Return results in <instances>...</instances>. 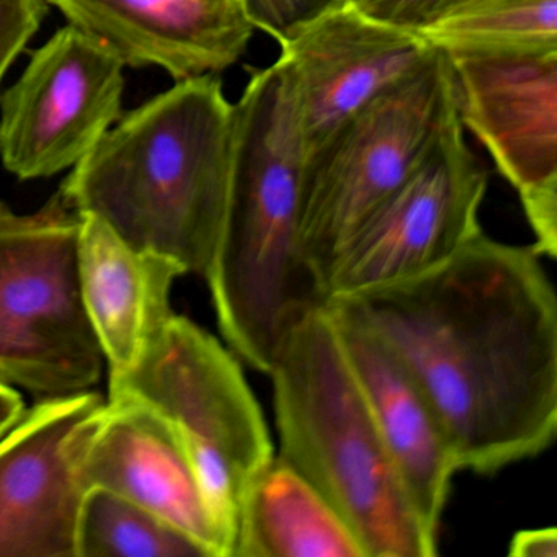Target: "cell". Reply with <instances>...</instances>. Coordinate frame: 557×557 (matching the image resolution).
I'll use <instances>...</instances> for the list:
<instances>
[{
  "instance_id": "1",
  "label": "cell",
  "mask_w": 557,
  "mask_h": 557,
  "mask_svg": "<svg viewBox=\"0 0 557 557\" xmlns=\"http://www.w3.org/2000/svg\"><path fill=\"white\" fill-rule=\"evenodd\" d=\"M544 257L484 231L430 272L341 296L432 404L458 471L497 474L557 435V298Z\"/></svg>"
},
{
  "instance_id": "2",
  "label": "cell",
  "mask_w": 557,
  "mask_h": 557,
  "mask_svg": "<svg viewBox=\"0 0 557 557\" xmlns=\"http://www.w3.org/2000/svg\"><path fill=\"white\" fill-rule=\"evenodd\" d=\"M306 158L295 76L280 57L234 103L230 194L203 275L226 347L263 374L289 325L325 301L299 249Z\"/></svg>"
},
{
  "instance_id": "3",
  "label": "cell",
  "mask_w": 557,
  "mask_h": 557,
  "mask_svg": "<svg viewBox=\"0 0 557 557\" xmlns=\"http://www.w3.org/2000/svg\"><path fill=\"white\" fill-rule=\"evenodd\" d=\"M234 106L216 74L177 81L103 135L60 197L136 249L203 276L230 194Z\"/></svg>"
},
{
  "instance_id": "4",
  "label": "cell",
  "mask_w": 557,
  "mask_h": 557,
  "mask_svg": "<svg viewBox=\"0 0 557 557\" xmlns=\"http://www.w3.org/2000/svg\"><path fill=\"white\" fill-rule=\"evenodd\" d=\"M265 374L280 458L324 495L364 556H436L438 540L426 533L397 478L327 302L289 325Z\"/></svg>"
},
{
  "instance_id": "5",
  "label": "cell",
  "mask_w": 557,
  "mask_h": 557,
  "mask_svg": "<svg viewBox=\"0 0 557 557\" xmlns=\"http://www.w3.org/2000/svg\"><path fill=\"white\" fill-rule=\"evenodd\" d=\"M115 394L149 404L171 423L200 482L224 557H233L244 498L276 455L239 358L174 314L139 367L109 381V396Z\"/></svg>"
},
{
  "instance_id": "6",
  "label": "cell",
  "mask_w": 557,
  "mask_h": 557,
  "mask_svg": "<svg viewBox=\"0 0 557 557\" xmlns=\"http://www.w3.org/2000/svg\"><path fill=\"white\" fill-rule=\"evenodd\" d=\"M458 119L448 57H435L383 94L306 158L299 249L324 298L348 240L406 184Z\"/></svg>"
},
{
  "instance_id": "7",
  "label": "cell",
  "mask_w": 557,
  "mask_h": 557,
  "mask_svg": "<svg viewBox=\"0 0 557 557\" xmlns=\"http://www.w3.org/2000/svg\"><path fill=\"white\" fill-rule=\"evenodd\" d=\"M79 231L60 195L35 213L0 201V383L41 399L92 391L106 371L81 295Z\"/></svg>"
},
{
  "instance_id": "8",
  "label": "cell",
  "mask_w": 557,
  "mask_h": 557,
  "mask_svg": "<svg viewBox=\"0 0 557 557\" xmlns=\"http://www.w3.org/2000/svg\"><path fill=\"white\" fill-rule=\"evenodd\" d=\"M487 172L456 119L406 184L348 240L329 272L324 299L430 272L482 233Z\"/></svg>"
},
{
  "instance_id": "9",
  "label": "cell",
  "mask_w": 557,
  "mask_h": 557,
  "mask_svg": "<svg viewBox=\"0 0 557 557\" xmlns=\"http://www.w3.org/2000/svg\"><path fill=\"white\" fill-rule=\"evenodd\" d=\"M125 64L74 25L32 53L0 96V161L21 181L48 178L86 158L123 115Z\"/></svg>"
},
{
  "instance_id": "10",
  "label": "cell",
  "mask_w": 557,
  "mask_h": 557,
  "mask_svg": "<svg viewBox=\"0 0 557 557\" xmlns=\"http://www.w3.org/2000/svg\"><path fill=\"white\" fill-rule=\"evenodd\" d=\"M459 123L520 195L537 252L557 256V50L448 57Z\"/></svg>"
},
{
  "instance_id": "11",
  "label": "cell",
  "mask_w": 557,
  "mask_h": 557,
  "mask_svg": "<svg viewBox=\"0 0 557 557\" xmlns=\"http://www.w3.org/2000/svg\"><path fill=\"white\" fill-rule=\"evenodd\" d=\"M84 491L141 505L187 536L205 557H224L194 466L171 423L149 404L115 394L67 440Z\"/></svg>"
},
{
  "instance_id": "12",
  "label": "cell",
  "mask_w": 557,
  "mask_h": 557,
  "mask_svg": "<svg viewBox=\"0 0 557 557\" xmlns=\"http://www.w3.org/2000/svg\"><path fill=\"white\" fill-rule=\"evenodd\" d=\"M280 47L295 76L308 156L438 51L420 35L373 21L350 4Z\"/></svg>"
},
{
  "instance_id": "13",
  "label": "cell",
  "mask_w": 557,
  "mask_h": 557,
  "mask_svg": "<svg viewBox=\"0 0 557 557\" xmlns=\"http://www.w3.org/2000/svg\"><path fill=\"white\" fill-rule=\"evenodd\" d=\"M102 403L94 391L47 397L0 436V557H77L87 492L67 440Z\"/></svg>"
},
{
  "instance_id": "14",
  "label": "cell",
  "mask_w": 557,
  "mask_h": 557,
  "mask_svg": "<svg viewBox=\"0 0 557 557\" xmlns=\"http://www.w3.org/2000/svg\"><path fill=\"white\" fill-rule=\"evenodd\" d=\"M325 302L397 478L426 533L438 540L453 478L459 472L445 429L383 338L344 302Z\"/></svg>"
},
{
  "instance_id": "15",
  "label": "cell",
  "mask_w": 557,
  "mask_h": 557,
  "mask_svg": "<svg viewBox=\"0 0 557 557\" xmlns=\"http://www.w3.org/2000/svg\"><path fill=\"white\" fill-rule=\"evenodd\" d=\"M70 25L125 66H154L177 81L220 74L252 38L240 0H47Z\"/></svg>"
},
{
  "instance_id": "16",
  "label": "cell",
  "mask_w": 557,
  "mask_h": 557,
  "mask_svg": "<svg viewBox=\"0 0 557 557\" xmlns=\"http://www.w3.org/2000/svg\"><path fill=\"white\" fill-rule=\"evenodd\" d=\"M79 216L81 295L109 381L120 380L164 334L175 314L172 288L187 273L169 257L129 246L103 221Z\"/></svg>"
},
{
  "instance_id": "17",
  "label": "cell",
  "mask_w": 557,
  "mask_h": 557,
  "mask_svg": "<svg viewBox=\"0 0 557 557\" xmlns=\"http://www.w3.org/2000/svg\"><path fill=\"white\" fill-rule=\"evenodd\" d=\"M233 557H367L324 495L278 455L250 484Z\"/></svg>"
},
{
  "instance_id": "18",
  "label": "cell",
  "mask_w": 557,
  "mask_h": 557,
  "mask_svg": "<svg viewBox=\"0 0 557 557\" xmlns=\"http://www.w3.org/2000/svg\"><path fill=\"white\" fill-rule=\"evenodd\" d=\"M420 37L446 57L557 50V0H471Z\"/></svg>"
},
{
  "instance_id": "19",
  "label": "cell",
  "mask_w": 557,
  "mask_h": 557,
  "mask_svg": "<svg viewBox=\"0 0 557 557\" xmlns=\"http://www.w3.org/2000/svg\"><path fill=\"white\" fill-rule=\"evenodd\" d=\"M77 557H205V554L141 505L100 488L84 498Z\"/></svg>"
},
{
  "instance_id": "20",
  "label": "cell",
  "mask_w": 557,
  "mask_h": 557,
  "mask_svg": "<svg viewBox=\"0 0 557 557\" xmlns=\"http://www.w3.org/2000/svg\"><path fill=\"white\" fill-rule=\"evenodd\" d=\"M257 30L265 32L280 45L295 37L329 12L348 4V0H240Z\"/></svg>"
},
{
  "instance_id": "21",
  "label": "cell",
  "mask_w": 557,
  "mask_h": 557,
  "mask_svg": "<svg viewBox=\"0 0 557 557\" xmlns=\"http://www.w3.org/2000/svg\"><path fill=\"white\" fill-rule=\"evenodd\" d=\"M471 0H348L361 14L389 27L420 35Z\"/></svg>"
},
{
  "instance_id": "22",
  "label": "cell",
  "mask_w": 557,
  "mask_h": 557,
  "mask_svg": "<svg viewBox=\"0 0 557 557\" xmlns=\"http://www.w3.org/2000/svg\"><path fill=\"white\" fill-rule=\"evenodd\" d=\"M47 0H0V86L48 14Z\"/></svg>"
},
{
  "instance_id": "23",
  "label": "cell",
  "mask_w": 557,
  "mask_h": 557,
  "mask_svg": "<svg viewBox=\"0 0 557 557\" xmlns=\"http://www.w3.org/2000/svg\"><path fill=\"white\" fill-rule=\"evenodd\" d=\"M508 554L513 557H557L556 528H533L517 531Z\"/></svg>"
},
{
  "instance_id": "24",
  "label": "cell",
  "mask_w": 557,
  "mask_h": 557,
  "mask_svg": "<svg viewBox=\"0 0 557 557\" xmlns=\"http://www.w3.org/2000/svg\"><path fill=\"white\" fill-rule=\"evenodd\" d=\"M25 410L27 407L18 389L0 383V436L18 422Z\"/></svg>"
}]
</instances>
